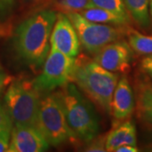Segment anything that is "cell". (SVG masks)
I'll list each match as a JSON object with an SVG mask.
<instances>
[{
	"mask_svg": "<svg viewBox=\"0 0 152 152\" xmlns=\"http://www.w3.org/2000/svg\"><path fill=\"white\" fill-rule=\"evenodd\" d=\"M15 0H0V20L5 19L11 14Z\"/></svg>",
	"mask_w": 152,
	"mask_h": 152,
	"instance_id": "cell-21",
	"label": "cell"
},
{
	"mask_svg": "<svg viewBox=\"0 0 152 152\" xmlns=\"http://www.w3.org/2000/svg\"><path fill=\"white\" fill-rule=\"evenodd\" d=\"M149 13H150V19H151V26L152 27V0H150V3H149Z\"/></svg>",
	"mask_w": 152,
	"mask_h": 152,
	"instance_id": "cell-26",
	"label": "cell"
},
{
	"mask_svg": "<svg viewBox=\"0 0 152 152\" xmlns=\"http://www.w3.org/2000/svg\"><path fill=\"white\" fill-rule=\"evenodd\" d=\"M106 137L107 136L97 135L91 141H89L85 151L90 152H104L106 149Z\"/></svg>",
	"mask_w": 152,
	"mask_h": 152,
	"instance_id": "cell-19",
	"label": "cell"
},
{
	"mask_svg": "<svg viewBox=\"0 0 152 152\" xmlns=\"http://www.w3.org/2000/svg\"><path fill=\"white\" fill-rule=\"evenodd\" d=\"M93 60L107 70L124 74L130 69L133 50L129 42L118 40L99 50Z\"/></svg>",
	"mask_w": 152,
	"mask_h": 152,
	"instance_id": "cell-8",
	"label": "cell"
},
{
	"mask_svg": "<svg viewBox=\"0 0 152 152\" xmlns=\"http://www.w3.org/2000/svg\"><path fill=\"white\" fill-rule=\"evenodd\" d=\"M51 48L71 58L80 54V43L75 26L67 15L57 13L53 28L50 39Z\"/></svg>",
	"mask_w": 152,
	"mask_h": 152,
	"instance_id": "cell-9",
	"label": "cell"
},
{
	"mask_svg": "<svg viewBox=\"0 0 152 152\" xmlns=\"http://www.w3.org/2000/svg\"><path fill=\"white\" fill-rule=\"evenodd\" d=\"M134 111V92L128 78L124 76L118 80L111 103V114L113 118L114 126L129 119Z\"/></svg>",
	"mask_w": 152,
	"mask_h": 152,
	"instance_id": "cell-11",
	"label": "cell"
},
{
	"mask_svg": "<svg viewBox=\"0 0 152 152\" xmlns=\"http://www.w3.org/2000/svg\"><path fill=\"white\" fill-rule=\"evenodd\" d=\"M79 13L84 18H86L90 21L99 23V24H105V25L128 26V25L132 20L131 19L121 16L112 11L97 8V7H89Z\"/></svg>",
	"mask_w": 152,
	"mask_h": 152,
	"instance_id": "cell-14",
	"label": "cell"
},
{
	"mask_svg": "<svg viewBox=\"0 0 152 152\" xmlns=\"http://www.w3.org/2000/svg\"><path fill=\"white\" fill-rule=\"evenodd\" d=\"M50 146L37 127L14 124L9 152H43Z\"/></svg>",
	"mask_w": 152,
	"mask_h": 152,
	"instance_id": "cell-10",
	"label": "cell"
},
{
	"mask_svg": "<svg viewBox=\"0 0 152 152\" xmlns=\"http://www.w3.org/2000/svg\"><path fill=\"white\" fill-rule=\"evenodd\" d=\"M139 151V148L137 145H124L118 147L116 152H137Z\"/></svg>",
	"mask_w": 152,
	"mask_h": 152,
	"instance_id": "cell-25",
	"label": "cell"
},
{
	"mask_svg": "<svg viewBox=\"0 0 152 152\" xmlns=\"http://www.w3.org/2000/svg\"><path fill=\"white\" fill-rule=\"evenodd\" d=\"M140 67L143 72L152 80V54L146 55L141 60Z\"/></svg>",
	"mask_w": 152,
	"mask_h": 152,
	"instance_id": "cell-24",
	"label": "cell"
},
{
	"mask_svg": "<svg viewBox=\"0 0 152 152\" xmlns=\"http://www.w3.org/2000/svg\"><path fill=\"white\" fill-rule=\"evenodd\" d=\"M119 77L117 73L107 70L84 54L75 58L71 80L87 97L107 114Z\"/></svg>",
	"mask_w": 152,
	"mask_h": 152,
	"instance_id": "cell-2",
	"label": "cell"
},
{
	"mask_svg": "<svg viewBox=\"0 0 152 152\" xmlns=\"http://www.w3.org/2000/svg\"><path fill=\"white\" fill-rule=\"evenodd\" d=\"M54 7L63 13L80 12L89 8L91 0H53Z\"/></svg>",
	"mask_w": 152,
	"mask_h": 152,
	"instance_id": "cell-18",
	"label": "cell"
},
{
	"mask_svg": "<svg viewBox=\"0 0 152 152\" xmlns=\"http://www.w3.org/2000/svg\"><path fill=\"white\" fill-rule=\"evenodd\" d=\"M11 131L0 132V152L8 151L10 143Z\"/></svg>",
	"mask_w": 152,
	"mask_h": 152,
	"instance_id": "cell-23",
	"label": "cell"
},
{
	"mask_svg": "<svg viewBox=\"0 0 152 152\" xmlns=\"http://www.w3.org/2000/svg\"><path fill=\"white\" fill-rule=\"evenodd\" d=\"M126 35L130 48L140 55L152 54V37L139 32L134 29L128 28Z\"/></svg>",
	"mask_w": 152,
	"mask_h": 152,
	"instance_id": "cell-16",
	"label": "cell"
},
{
	"mask_svg": "<svg viewBox=\"0 0 152 152\" xmlns=\"http://www.w3.org/2000/svg\"><path fill=\"white\" fill-rule=\"evenodd\" d=\"M124 145H137V133L134 124L130 119L115 125L106 137L107 151H116Z\"/></svg>",
	"mask_w": 152,
	"mask_h": 152,
	"instance_id": "cell-13",
	"label": "cell"
},
{
	"mask_svg": "<svg viewBox=\"0 0 152 152\" xmlns=\"http://www.w3.org/2000/svg\"><path fill=\"white\" fill-rule=\"evenodd\" d=\"M75 58L51 48L42 73L32 80L35 89L40 94H48L71 82Z\"/></svg>",
	"mask_w": 152,
	"mask_h": 152,
	"instance_id": "cell-7",
	"label": "cell"
},
{
	"mask_svg": "<svg viewBox=\"0 0 152 152\" xmlns=\"http://www.w3.org/2000/svg\"><path fill=\"white\" fill-rule=\"evenodd\" d=\"M41 94L26 79L12 80L4 95V107L14 124L37 126Z\"/></svg>",
	"mask_w": 152,
	"mask_h": 152,
	"instance_id": "cell-4",
	"label": "cell"
},
{
	"mask_svg": "<svg viewBox=\"0 0 152 152\" xmlns=\"http://www.w3.org/2000/svg\"><path fill=\"white\" fill-rule=\"evenodd\" d=\"M65 114L71 139L88 143L99 134L100 119L91 101L72 82L57 91Z\"/></svg>",
	"mask_w": 152,
	"mask_h": 152,
	"instance_id": "cell-3",
	"label": "cell"
},
{
	"mask_svg": "<svg viewBox=\"0 0 152 152\" xmlns=\"http://www.w3.org/2000/svg\"><path fill=\"white\" fill-rule=\"evenodd\" d=\"M12 80H13L12 77L7 73L4 66L0 63V93L10 84Z\"/></svg>",
	"mask_w": 152,
	"mask_h": 152,
	"instance_id": "cell-22",
	"label": "cell"
},
{
	"mask_svg": "<svg viewBox=\"0 0 152 152\" xmlns=\"http://www.w3.org/2000/svg\"><path fill=\"white\" fill-rule=\"evenodd\" d=\"M137 118L147 128L152 129V81L148 76L137 77L134 84Z\"/></svg>",
	"mask_w": 152,
	"mask_h": 152,
	"instance_id": "cell-12",
	"label": "cell"
},
{
	"mask_svg": "<svg viewBox=\"0 0 152 152\" xmlns=\"http://www.w3.org/2000/svg\"><path fill=\"white\" fill-rule=\"evenodd\" d=\"M66 15L75 28L82 48L92 55L107 44L121 40L129 27L90 21L79 12H69Z\"/></svg>",
	"mask_w": 152,
	"mask_h": 152,
	"instance_id": "cell-6",
	"label": "cell"
},
{
	"mask_svg": "<svg viewBox=\"0 0 152 152\" xmlns=\"http://www.w3.org/2000/svg\"><path fill=\"white\" fill-rule=\"evenodd\" d=\"M124 2L131 20L139 27L146 30L151 26L149 13L150 0H124Z\"/></svg>",
	"mask_w": 152,
	"mask_h": 152,
	"instance_id": "cell-15",
	"label": "cell"
},
{
	"mask_svg": "<svg viewBox=\"0 0 152 152\" xmlns=\"http://www.w3.org/2000/svg\"><path fill=\"white\" fill-rule=\"evenodd\" d=\"M36 127L50 145L58 146L71 139L58 92L48 93L41 99Z\"/></svg>",
	"mask_w": 152,
	"mask_h": 152,
	"instance_id": "cell-5",
	"label": "cell"
},
{
	"mask_svg": "<svg viewBox=\"0 0 152 152\" xmlns=\"http://www.w3.org/2000/svg\"><path fill=\"white\" fill-rule=\"evenodd\" d=\"M150 151H152V145L151 147H150Z\"/></svg>",
	"mask_w": 152,
	"mask_h": 152,
	"instance_id": "cell-27",
	"label": "cell"
},
{
	"mask_svg": "<svg viewBox=\"0 0 152 152\" xmlns=\"http://www.w3.org/2000/svg\"><path fill=\"white\" fill-rule=\"evenodd\" d=\"M14 124L11 120L7 110L0 103V132L3 131H11Z\"/></svg>",
	"mask_w": 152,
	"mask_h": 152,
	"instance_id": "cell-20",
	"label": "cell"
},
{
	"mask_svg": "<svg viewBox=\"0 0 152 152\" xmlns=\"http://www.w3.org/2000/svg\"><path fill=\"white\" fill-rule=\"evenodd\" d=\"M90 7H97L112 11L121 16L131 19L126 10L124 0H91Z\"/></svg>",
	"mask_w": 152,
	"mask_h": 152,
	"instance_id": "cell-17",
	"label": "cell"
},
{
	"mask_svg": "<svg viewBox=\"0 0 152 152\" xmlns=\"http://www.w3.org/2000/svg\"><path fill=\"white\" fill-rule=\"evenodd\" d=\"M57 13L44 10L27 18L18 26L14 37V48L19 58L29 66L39 68L51 49V34Z\"/></svg>",
	"mask_w": 152,
	"mask_h": 152,
	"instance_id": "cell-1",
	"label": "cell"
}]
</instances>
